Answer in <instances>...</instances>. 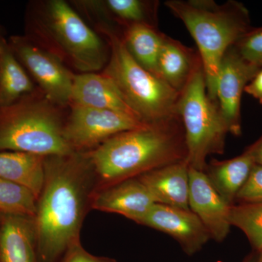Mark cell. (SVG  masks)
I'll list each match as a JSON object with an SVG mask.
<instances>
[{"mask_svg": "<svg viewBox=\"0 0 262 262\" xmlns=\"http://www.w3.org/2000/svg\"><path fill=\"white\" fill-rule=\"evenodd\" d=\"M46 157L15 151H0V178L29 189L37 200L45 182Z\"/></svg>", "mask_w": 262, "mask_h": 262, "instance_id": "ffe728a7", "label": "cell"}, {"mask_svg": "<svg viewBox=\"0 0 262 262\" xmlns=\"http://www.w3.org/2000/svg\"><path fill=\"white\" fill-rule=\"evenodd\" d=\"M100 188L187 160L185 134L177 114L108 139L88 151Z\"/></svg>", "mask_w": 262, "mask_h": 262, "instance_id": "7a4b0ae2", "label": "cell"}, {"mask_svg": "<svg viewBox=\"0 0 262 262\" xmlns=\"http://www.w3.org/2000/svg\"><path fill=\"white\" fill-rule=\"evenodd\" d=\"M67 108L52 102L37 89L0 108V151L42 157L74 152L63 136Z\"/></svg>", "mask_w": 262, "mask_h": 262, "instance_id": "5b68a950", "label": "cell"}, {"mask_svg": "<svg viewBox=\"0 0 262 262\" xmlns=\"http://www.w3.org/2000/svg\"><path fill=\"white\" fill-rule=\"evenodd\" d=\"M72 105L108 110L142 120L124 99L116 86L101 72L75 74L70 106Z\"/></svg>", "mask_w": 262, "mask_h": 262, "instance_id": "9a60e30c", "label": "cell"}, {"mask_svg": "<svg viewBox=\"0 0 262 262\" xmlns=\"http://www.w3.org/2000/svg\"><path fill=\"white\" fill-rule=\"evenodd\" d=\"M259 256H258V257L257 258V259H256V262H262V250L261 251H259Z\"/></svg>", "mask_w": 262, "mask_h": 262, "instance_id": "f546056e", "label": "cell"}, {"mask_svg": "<svg viewBox=\"0 0 262 262\" xmlns=\"http://www.w3.org/2000/svg\"><path fill=\"white\" fill-rule=\"evenodd\" d=\"M58 262H116L106 257L94 256L84 249L80 242L72 246Z\"/></svg>", "mask_w": 262, "mask_h": 262, "instance_id": "4316f807", "label": "cell"}, {"mask_svg": "<svg viewBox=\"0 0 262 262\" xmlns=\"http://www.w3.org/2000/svg\"><path fill=\"white\" fill-rule=\"evenodd\" d=\"M71 3L92 21L125 29L136 24L157 27L158 2L144 0H82Z\"/></svg>", "mask_w": 262, "mask_h": 262, "instance_id": "5bb4252c", "label": "cell"}, {"mask_svg": "<svg viewBox=\"0 0 262 262\" xmlns=\"http://www.w3.org/2000/svg\"><path fill=\"white\" fill-rule=\"evenodd\" d=\"M95 28L108 43L110 57L101 71L144 122H153L175 115L179 93L150 73L127 51L121 32L101 21Z\"/></svg>", "mask_w": 262, "mask_h": 262, "instance_id": "8992f818", "label": "cell"}, {"mask_svg": "<svg viewBox=\"0 0 262 262\" xmlns=\"http://www.w3.org/2000/svg\"><path fill=\"white\" fill-rule=\"evenodd\" d=\"M69 108L63 136L71 148L80 152L91 151L113 136L148 122L108 110L73 105Z\"/></svg>", "mask_w": 262, "mask_h": 262, "instance_id": "9c48e42d", "label": "cell"}, {"mask_svg": "<svg viewBox=\"0 0 262 262\" xmlns=\"http://www.w3.org/2000/svg\"><path fill=\"white\" fill-rule=\"evenodd\" d=\"M33 218L0 215V262H37Z\"/></svg>", "mask_w": 262, "mask_h": 262, "instance_id": "e0dca14e", "label": "cell"}, {"mask_svg": "<svg viewBox=\"0 0 262 262\" xmlns=\"http://www.w3.org/2000/svg\"><path fill=\"white\" fill-rule=\"evenodd\" d=\"M44 165V185L33 218L37 262H58L80 242L96 174L87 151L46 157Z\"/></svg>", "mask_w": 262, "mask_h": 262, "instance_id": "6da1fadb", "label": "cell"}, {"mask_svg": "<svg viewBox=\"0 0 262 262\" xmlns=\"http://www.w3.org/2000/svg\"><path fill=\"white\" fill-rule=\"evenodd\" d=\"M261 67L246 61L232 46L224 55L217 83V101L229 134L241 136V98Z\"/></svg>", "mask_w": 262, "mask_h": 262, "instance_id": "30bf717a", "label": "cell"}, {"mask_svg": "<svg viewBox=\"0 0 262 262\" xmlns=\"http://www.w3.org/2000/svg\"><path fill=\"white\" fill-rule=\"evenodd\" d=\"M176 113L184 127L188 165L205 171L210 155L225 152L229 131L218 101L212 100L207 92L203 65L179 93Z\"/></svg>", "mask_w": 262, "mask_h": 262, "instance_id": "52a82bcc", "label": "cell"}, {"mask_svg": "<svg viewBox=\"0 0 262 262\" xmlns=\"http://www.w3.org/2000/svg\"><path fill=\"white\" fill-rule=\"evenodd\" d=\"M256 259H254L253 258H250L249 259L246 260V261L244 262H256Z\"/></svg>", "mask_w": 262, "mask_h": 262, "instance_id": "4dcf8cb0", "label": "cell"}, {"mask_svg": "<svg viewBox=\"0 0 262 262\" xmlns=\"http://www.w3.org/2000/svg\"><path fill=\"white\" fill-rule=\"evenodd\" d=\"M239 204L262 203V166L255 165L244 185L236 196Z\"/></svg>", "mask_w": 262, "mask_h": 262, "instance_id": "484cf974", "label": "cell"}, {"mask_svg": "<svg viewBox=\"0 0 262 262\" xmlns=\"http://www.w3.org/2000/svg\"><path fill=\"white\" fill-rule=\"evenodd\" d=\"M37 198L29 189L0 178V215L34 218Z\"/></svg>", "mask_w": 262, "mask_h": 262, "instance_id": "603a6c76", "label": "cell"}, {"mask_svg": "<svg viewBox=\"0 0 262 262\" xmlns=\"http://www.w3.org/2000/svg\"><path fill=\"white\" fill-rule=\"evenodd\" d=\"M248 148L252 153L255 163L262 166V136L256 142Z\"/></svg>", "mask_w": 262, "mask_h": 262, "instance_id": "f1b7e54d", "label": "cell"}, {"mask_svg": "<svg viewBox=\"0 0 262 262\" xmlns=\"http://www.w3.org/2000/svg\"><path fill=\"white\" fill-rule=\"evenodd\" d=\"M0 34H3V29H2L1 27H0Z\"/></svg>", "mask_w": 262, "mask_h": 262, "instance_id": "1f68e13d", "label": "cell"}, {"mask_svg": "<svg viewBox=\"0 0 262 262\" xmlns=\"http://www.w3.org/2000/svg\"><path fill=\"white\" fill-rule=\"evenodd\" d=\"M121 34L133 58L143 68L158 77V58L165 34L158 31L156 27L147 24L130 26L122 29Z\"/></svg>", "mask_w": 262, "mask_h": 262, "instance_id": "7402d4cb", "label": "cell"}, {"mask_svg": "<svg viewBox=\"0 0 262 262\" xmlns=\"http://www.w3.org/2000/svg\"><path fill=\"white\" fill-rule=\"evenodd\" d=\"M37 89L12 51L8 39L0 34V108L13 104Z\"/></svg>", "mask_w": 262, "mask_h": 262, "instance_id": "44dd1931", "label": "cell"}, {"mask_svg": "<svg viewBox=\"0 0 262 262\" xmlns=\"http://www.w3.org/2000/svg\"><path fill=\"white\" fill-rule=\"evenodd\" d=\"M234 46L246 61L262 68V27L251 29Z\"/></svg>", "mask_w": 262, "mask_h": 262, "instance_id": "d4e9b609", "label": "cell"}, {"mask_svg": "<svg viewBox=\"0 0 262 262\" xmlns=\"http://www.w3.org/2000/svg\"><path fill=\"white\" fill-rule=\"evenodd\" d=\"M256 165L248 148L243 154L227 160H213L208 163L205 173L217 192L230 206Z\"/></svg>", "mask_w": 262, "mask_h": 262, "instance_id": "d6986e66", "label": "cell"}, {"mask_svg": "<svg viewBox=\"0 0 262 262\" xmlns=\"http://www.w3.org/2000/svg\"><path fill=\"white\" fill-rule=\"evenodd\" d=\"M203 65L198 51L165 35L158 62V76L180 93Z\"/></svg>", "mask_w": 262, "mask_h": 262, "instance_id": "ac0fdd59", "label": "cell"}, {"mask_svg": "<svg viewBox=\"0 0 262 262\" xmlns=\"http://www.w3.org/2000/svg\"><path fill=\"white\" fill-rule=\"evenodd\" d=\"M244 92L252 96L262 104V69L246 85Z\"/></svg>", "mask_w": 262, "mask_h": 262, "instance_id": "83f0119b", "label": "cell"}, {"mask_svg": "<svg viewBox=\"0 0 262 262\" xmlns=\"http://www.w3.org/2000/svg\"><path fill=\"white\" fill-rule=\"evenodd\" d=\"M232 226L242 230L253 247L262 250V203L234 205L231 208Z\"/></svg>", "mask_w": 262, "mask_h": 262, "instance_id": "cb8c5ba5", "label": "cell"}, {"mask_svg": "<svg viewBox=\"0 0 262 262\" xmlns=\"http://www.w3.org/2000/svg\"><path fill=\"white\" fill-rule=\"evenodd\" d=\"M165 5L182 20L195 41L207 92L217 101V83L224 55L253 29L247 8L232 0L223 4L213 0H168Z\"/></svg>", "mask_w": 262, "mask_h": 262, "instance_id": "277c9868", "label": "cell"}, {"mask_svg": "<svg viewBox=\"0 0 262 262\" xmlns=\"http://www.w3.org/2000/svg\"><path fill=\"white\" fill-rule=\"evenodd\" d=\"M26 37L78 74L102 71L110 57L104 38L88 25L75 7L64 0L29 3Z\"/></svg>", "mask_w": 262, "mask_h": 262, "instance_id": "3957f363", "label": "cell"}, {"mask_svg": "<svg viewBox=\"0 0 262 262\" xmlns=\"http://www.w3.org/2000/svg\"><path fill=\"white\" fill-rule=\"evenodd\" d=\"M155 204L147 188L136 177L95 191L91 207L123 215L141 225Z\"/></svg>", "mask_w": 262, "mask_h": 262, "instance_id": "4fadbf2b", "label": "cell"}, {"mask_svg": "<svg viewBox=\"0 0 262 262\" xmlns=\"http://www.w3.org/2000/svg\"><path fill=\"white\" fill-rule=\"evenodd\" d=\"M138 178L147 188L155 203L190 210L189 166L187 160L155 169Z\"/></svg>", "mask_w": 262, "mask_h": 262, "instance_id": "2e32d148", "label": "cell"}, {"mask_svg": "<svg viewBox=\"0 0 262 262\" xmlns=\"http://www.w3.org/2000/svg\"><path fill=\"white\" fill-rule=\"evenodd\" d=\"M232 206L217 192L204 171L189 167V209L216 242H223L228 236Z\"/></svg>", "mask_w": 262, "mask_h": 262, "instance_id": "8fae6325", "label": "cell"}, {"mask_svg": "<svg viewBox=\"0 0 262 262\" xmlns=\"http://www.w3.org/2000/svg\"><path fill=\"white\" fill-rule=\"evenodd\" d=\"M8 41L37 89L52 102L69 107L75 74L58 58L25 35L11 36Z\"/></svg>", "mask_w": 262, "mask_h": 262, "instance_id": "ba28073f", "label": "cell"}, {"mask_svg": "<svg viewBox=\"0 0 262 262\" xmlns=\"http://www.w3.org/2000/svg\"><path fill=\"white\" fill-rule=\"evenodd\" d=\"M141 225L168 234L189 256L198 252L211 239L201 221L191 210L155 203Z\"/></svg>", "mask_w": 262, "mask_h": 262, "instance_id": "7c38bea8", "label": "cell"}]
</instances>
